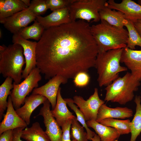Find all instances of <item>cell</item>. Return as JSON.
<instances>
[{"instance_id": "1", "label": "cell", "mask_w": 141, "mask_h": 141, "mask_svg": "<svg viewBox=\"0 0 141 141\" xmlns=\"http://www.w3.org/2000/svg\"><path fill=\"white\" fill-rule=\"evenodd\" d=\"M98 54L91 26L79 20L45 30L37 42L36 67L46 79L74 78L95 67Z\"/></svg>"}, {"instance_id": "2", "label": "cell", "mask_w": 141, "mask_h": 141, "mask_svg": "<svg viewBox=\"0 0 141 141\" xmlns=\"http://www.w3.org/2000/svg\"><path fill=\"white\" fill-rule=\"evenodd\" d=\"M91 26V32L97 44L98 53L127 46L128 32L124 28L111 25L104 20Z\"/></svg>"}, {"instance_id": "3", "label": "cell", "mask_w": 141, "mask_h": 141, "mask_svg": "<svg viewBox=\"0 0 141 141\" xmlns=\"http://www.w3.org/2000/svg\"><path fill=\"white\" fill-rule=\"evenodd\" d=\"M123 48L112 49L98 53L95 67L98 74L99 86H107L119 77V73L126 71L127 68L120 65Z\"/></svg>"}, {"instance_id": "4", "label": "cell", "mask_w": 141, "mask_h": 141, "mask_svg": "<svg viewBox=\"0 0 141 141\" xmlns=\"http://www.w3.org/2000/svg\"><path fill=\"white\" fill-rule=\"evenodd\" d=\"M25 63L23 49L21 45L13 43L8 46H0V73L3 77L11 78L16 84L20 83Z\"/></svg>"}, {"instance_id": "5", "label": "cell", "mask_w": 141, "mask_h": 141, "mask_svg": "<svg viewBox=\"0 0 141 141\" xmlns=\"http://www.w3.org/2000/svg\"><path fill=\"white\" fill-rule=\"evenodd\" d=\"M140 85V82L128 72L123 77H119L106 86L104 100L125 105L133 99L134 92L137 91Z\"/></svg>"}, {"instance_id": "6", "label": "cell", "mask_w": 141, "mask_h": 141, "mask_svg": "<svg viewBox=\"0 0 141 141\" xmlns=\"http://www.w3.org/2000/svg\"><path fill=\"white\" fill-rule=\"evenodd\" d=\"M107 3L106 0H75L69 7L71 19L98 22L101 20L99 12Z\"/></svg>"}, {"instance_id": "7", "label": "cell", "mask_w": 141, "mask_h": 141, "mask_svg": "<svg viewBox=\"0 0 141 141\" xmlns=\"http://www.w3.org/2000/svg\"><path fill=\"white\" fill-rule=\"evenodd\" d=\"M39 69L37 67L33 69L21 83H13V87L10 95L13 107L16 110L24 104L27 96L38 87V82L42 79Z\"/></svg>"}, {"instance_id": "8", "label": "cell", "mask_w": 141, "mask_h": 141, "mask_svg": "<svg viewBox=\"0 0 141 141\" xmlns=\"http://www.w3.org/2000/svg\"><path fill=\"white\" fill-rule=\"evenodd\" d=\"M73 100L84 115L86 121H96L98 109L104 103V101L100 98L96 88L95 89L93 94L87 100L80 96L76 95L74 97Z\"/></svg>"}, {"instance_id": "9", "label": "cell", "mask_w": 141, "mask_h": 141, "mask_svg": "<svg viewBox=\"0 0 141 141\" xmlns=\"http://www.w3.org/2000/svg\"><path fill=\"white\" fill-rule=\"evenodd\" d=\"M12 39L13 43L21 45L23 49L26 65L22 71V78L25 79L31 71L36 67V48L37 42L25 39L18 34H13Z\"/></svg>"}, {"instance_id": "10", "label": "cell", "mask_w": 141, "mask_h": 141, "mask_svg": "<svg viewBox=\"0 0 141 141\" xmlns=\"http://www.w3.org/2000/svg\"><path fill=\"white\" fill-rule=\"evenodd\" d=\"M36 18V16L27 8L9 17L0 19V22L5 28L14 34L34 21Z\"/></svg>"}, {"instance_id": "11", "label": "cell", "mask_w": 141, "mask_h": 141, "mask_svg": "<svg viewBox=\"0 0 141 141\" xmlns=\"http://www.w3.org/2000/svg\"><path fill=\"white\" fill-rule=\"evenodd\" d=\"M51 104L47 99L43 104L39 114L37 116L41 115L44 118V123L46 127L45 132L50 141H61L62 130L53 116L50 109Z\"/></svg>"}, {"instance_id": "12", "label": "cell", "mask_w": 141, "mask_h": 141, "mask_svg": "<svg viewBox=\"0 0 141 141\" xmlns=\"http://www.w3.org/2000/svg\"><path fill=\"white\" fill-rule=\"evenodd\" d=\"M68 79L60 75H56L49 79L45 84L34 89L32 94H39L46 98L51 106L52 110L56 105L57 94L60 86L66 83Z\"/></svg>"}, {"instance_id": "13", "label": "cell", "mask_w": 141, "mask_h": 141, "mask_svg": "<svg viewBox=\"0 0 141 141\" xmlns=\"http://www.w3.org/2000/svg\"><path fill=\"white\" fill-rule=\"evenodd\" d=\"M120 62L130 70L135 79L141 81V50H132L127 47L123 48Z\"/></svg>"}, {"instance_id": "14", "label": "cell", "mask_w": 141, "mask_h": 141, "mask_svg": "<svg viewBox=\"0 0 141 141\" xmlns=\"http://www.w3.org/2000/svg\"><path fill=\"white\" fill-rule=\"evenodd\" d=\"M106 6L122 12L127 19L132 22L141 19V5L131 0H122L119 3L114 0L107 1Z\"/></svg>"}, {"instance_id": "15", "label": "cell", "mask_w": 141, "mask_h": 141, "mask_svg": "<svg viewBox=\"0 0 141 141\" xmlns=\"http://www.w3.org/2000/svg\"><path fill=\"white\" fill-rule=\"evenodd\" d=\"M36 20L45 29L72 21L69 7L53 11L50 14L45 17L37 16Z\"/></svg>"}, {"instance_id": "16", "label": "cell", "mask_w": 141, "mask_h": 141, "mask_svg": "<svg viewBox=\"0 0 141 141\" xmlns=\"http://www.w3.org/2000/svg\"><path fill=\"white\" fill-rule=\"evenodd\" d=\"M8 102L6 113L0 124V135L6 131L20 127L26 128L27 125L14 110L10 95L8 96Z\"/></svg>"}, {"instance_id": "17", "label": "cell", "mask_w": 141, "mask_h": 141, "mask_svg": "<svg viewBox=\"0 0 141 141\" xmlns=\"http://www.w3.org/2000/svg\"><path fill=\"white\" fill-rule=\"evenodd\" d=\"M47 99L42 95L32 94L25 99L24 105L15 111L22 119L28 125L30 122L31 115L34 110L40 105L43 104Z\"/></svg>"}, {"instance_id": "18", "label": "cell", "mask_w": 141, "mask_h": 141, "mask_svg": "<svg viewBox=\"0 0 141 141\" xmlns=\"http://www.w3.org/2000/svg\"><path fill=\"white\" fill-rule=\"evenodd\" d=\"M132 110L126 107H116L112 108L103 104L99 107L96 121L98 122L101 120L108 118L124 119L133 116Z\"/></svg>"}, {"instance_id": "19", "label": "cell", "mask_w": 141, "mask_h": 141, "mask_svg": "<svg viewBox=\"0 0 141 141\" xmlns=\"http://www.w3.org/2000/svg\"><path fill=\"white\" fill-rule=\"evenodd\" d=\"M61 89L60 87L58 91L55 108L51 112L59 125L62 127L67 122L73 120L75 116L68 109L67 102L61 95Z\"/></svg>"}, {"instance_id": "20", "label": "cell", "mask_w": 141, "mask_h": 141, "mask_svg": "<svg viewBox=\"0 0 141 141\" xmlns=\"http://www.w3.org/2000/svg\"><path fill=\"white\" fill-rule=\"evenodd\" d=\"M86 123L88 127L94 130L101 141H118L120 134L115 128L103 125L95 121H88Z\"/></svg>"}, {"instance_id": "21", "label": "cell", "mask_w": 141, "mask_h": 141, "mask_svg": "<svg viewBox=\"0 0 141 141\" xmlns=\"http://www.w3.org/2000/svg\"><path fill=\"white\" fill-rule=\"evenodd\" d=\"M99 14L101 20H105L110 25L119 28H124V22L127 19L122 12L112 10L106 6L101 10Z\"/></svg>"}, {"instance_id": "22", "label": "cell", "mask_w": 141, "mask_h": 141, "mask_svg": "<svg viewBox=\"0 0 141 141\" xmlns=\"http://www.w3.org/2000/svg\"><path fill=\"white\" fill-rule=\"evenodd\" d=\"M28 7L21 0H0V19L9 17Z\"/></svg>"}, {"instance_id": "23", "label": "cell", "mask_w": 141, "mask_h": 141, "mask_svg": "<svg viewBox=\"0 0 141 141\" xmlns=\"http://www.w3.org/2000/svg\"><path fill=\"white\" fill-rule=\"evenodd\" d=\"M21 138L26 141H50V139L37 122L30 127H26L22 131Z\"/></svg>"}, {"instance_id": "24", "label": "cell", "mask_w": 141, "mask_h": 141, "mask_svg": "<svg viewBox=\"0 0 141 141\" xmlns=\"http://www.w3.org/2000/svg\"><path fill=\"white\" fill-rule=\"evenodd\" d=\"M134 102L136 104V111L131 121V136L130 141H136L141 132V97L136 96Z\"/></svg>"}, {"instance_id": "25", "label": "cell", "mask_w": 141, "mask_h": 141, "mask_svg": "<svg viewBox=\"0 0 141 141\" xmlns=\"http://www.w3.org/2000/svg\"><path fill=\"white\" fill-rule=\"evenodd\" d=\"M31 25L21 29L17 34L25 39H30L38 41L45 29L36 20Z\"/></svg>"}, {"instance_id": "26", "label": "cell", "mask_w": 141, "mask_h": 141, "mask_svg": "<svg viewBox=\"0 0 141 141\" xmlns=\"http://www.w3.org/2000/svg\"><path fill=\"white\" fill-rule=\"evenodd\" d=\"M13 79L8 77L0 86V119L3 116L4 113L8 105L7 98L10 95L13 87Z\"/></svg>"}, {"instance_id": "27", "label": "cell", "mask_w": 141, "mask_h": 141, "mask_svg": "<svg viewBox=\"0 0 141 141\" xmlns=\"http://www.w3.org/2000/svg\"><path fill=\"white\" fill-rule=\"evenodd\" d=\"M99 123L115 128L120 135L128 134L131 132V121L129 119L123 120L108 118L102 120Z\"/></svg>"}, {"instance_id": "28", "label": "cell", "mask_w": 141, "mask_h": 141, "mask_svg": "<svg viewBox=\"0 0 141 141\" xmlns=\"http://www.w3.org/2000/svg\"><path fill=\"white\" fill-rule=\"evenodd\" d=\"M128 32V38L126 47L129 49L135 50V47L138 46L141 48V38L136 30L133 22L129 19H126L124 22Z\"/></svg>"}, {"instance_id": "29", "label": "cell", "mask_w": 141, "mask_h": 141, "mask_svg": "<svg viewBox=\"0 0 141 141\" xmlns=\"http://www.w3.org/2000/svg\"><path fill=\"white\" fill-rule=\"evenodd\" d=\"M64 99L66 101L67 104L75 113L77 116V120L81 124L82 126L86 129L88 140H91V139L94 137L95 133L87 126L84 115L79 109L78 108V106L74 104L73 99L70 98H65Z\"/></svg>"}, {"instance_id": "30", "label": "cell", "mask_w": 141, "mask_h": 141, "mask_svg": "<svg viewBox=\"0 0 141 141\" xmlns=\"http://www.w3.org/2000/svg\"><path fill=\"white\" fill-rule=\"evenodd\" d=\"M71 138L77 141H88L86 132H84V127L78 122L75 117L72 120L70 127Z\"/></svg>"}, {"instance_id": "31", "label": "cell", "mask_w": 141, "mask_h": 141, "mask_svg": "<svg viewBox=\"0 0 141 141\" xmlns=\"http://www.w3.org/2000/svg\"><path fill=\"white\" fill-rule=\"evenodd\" d=\"M28 8L36 16L45 13L49 8L45 0H33Z\"/></svg>"}, {"instance_id": "32", "label": "cell", "mask_w": 141, "mask_h": 141, "mask_svg": "<svg viewBox=\"0 0 141 141\" xmlns=\"http://www.w3.org/2000/svg\"><path fill=\"white\" fill-rule=\"evenodd\" d=\"M75 0H46L49 9L54 11L69 8Z\"/></svg>"}, {"instance_id": "33", "label": "cell", "mask_w": 141, "mask_h": 141, "mask_svg": "<svg viewBox=\"0 0 141 141\" xmlns=\"http://www.w3.org/2000/svg\"><path fill=\"white\" fill-rule=\"evenodd\" d=\"M74 79V83L76 86L83 87L88 84L90 77L87 72H82L78 73Z\"/></svg>"}, {"instance_id": "34", "label": "cell", "mask_w": 141, "mask_h": 141, "mask_svg": "<svg viewBox=\"0 0 141 141\" xmlns=\"http://www.w3.org/2000/svg\"><path fill=\"white\" fill-rule=\"evenodd\" d=\"M72 120L67 122L62 126V134L61 141H77L75 139L71 140L70 129Z\"/></svg>"}, {"instance_id": "35", "label": "cell", "mask_w": 141, "mask_h": 141, "mask_svg": "<svg viewBox=\"0 0 141 141\" xmlns=\"http://www.w3.org/2000/svg\"><path fill=\"white\" fill-rule=\"evenodd\" d=\"M12 130L6 131L0 135V141H13Z\"/></svg>"}, {"instance_id": "36", "label": "cell", "mask_w": 141, "mask_h": 141, "mask_svg": "<svg viewBox=\"0 0 141 141\" xmlns=\"http://www.w3.org/2000/svg\"><path fill=\"white\" fill-rule=\"evenodd\" d=\"M25 128L20 127L13 130V141H23L21 139V136L22 130Z\"/></svg>"}, {"instance_id": "37", "label": "cell", "mask_w": 141, "mask_h": 141, "mask_svg": "<svg viewBox=\"0 0 141 141\" xmlns=\"http://www.w3.org/2000/svg\"><path fill=\"white\" fill-rule=\"evenodd\" d=\"M132 22L136 30L141 38V19H138Z\"/></svg>"}, {"instance_id": "38", "label": "cell", "mask_w": 141, "mask_h": 141, "mask_svg": "<svg viewBox=\"0 0 141 141\" xmlns=\"http://www.w3.org/2000/svg\"><path fill=\"white\" fill-rule=\"evenodd\" d=\"M91 140L92 141H101L99 137L96 134L91 139Z\"/></svg>"}, {"instance_id": "39", "label": "cell", "mask_w": 141, "mask_h": 141, "mask_svg": "<svg viewBox=\"0 0 141 141\" xmlns=\"http://www.w3.org/2000/svg\"><path fill=\"white\" fill-rule=\"evenodd\" d=\"M28 7L31 4L30 0H21Z\"/></svg>"}, {"instance_id": "40", "label": "cell", "mask_w": 141, "mask_h": 141, "mask_svg": "<svg viewBox=\"0 0 141 141\" xmlns=\"http://www.w3.org/2000/svg\"><path fill=\"white\" fill-rule=\"evenodd\" d=\"M138 3L141 5V0H138Z\"/></svg>"}, {"instance_id": "41", "label": "cell", "mask_w": 141, "mask_h": 141, "mask_svg": "<svg viewBox=\"0 0 141 141\" xmlns=\"http://www.w3.org/2000/svg\"><path fill=\"white\" fill-rule=\"evenodd\" d=\"M2 37V33L1 32V31L0 30V37L1 38H1Z\"/></svg>"}]
</instances>
